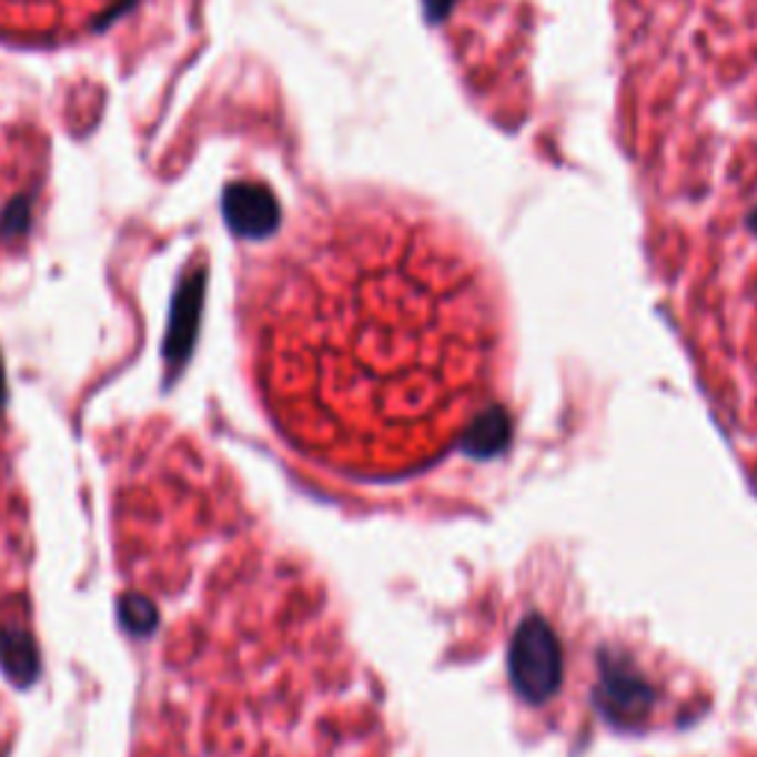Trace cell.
I'll return each instance as SVG.
<instances>
[{"label":"cell","mask_w":757,"mask_h":757,"mask_svg":"<svg viewBox=\"0 0 757 757\" xmlns=\"http://www.w3.org/2000/svg\"><path fill=\"white\" fill-rule=\"evenodd\" d=\"M279 314L293 423L344 474L405 483L503 432L497 287L438 222L341 211L291 258Z\"/></svg>","instance_id":"obj_1"},{"label":"cell","mask_w":757,"mask_h":757,"mask_svg":"<svg viewBox=\"0 0 757 757\" xmlns=\"http://www.w3.org/2000/svg\"><path fill=\"white\" fill-rule=\"evenodd\" d=\"M122 0H0V36L18 42H53L89 30Z\"/></svg>","instance_id":"obj_2"},{"label":"cell","mask_w":757,"mask_h":757,"mask_svg":"<svg viewBox=\"0 0 757 757\" xmlns=\"http://www.w3.org/2000/svg\"><path fill=\"white\" fill-rule=\"evenodd\" d=\"M225 220L240 238H266L279 229V204L258 184H234L225 193Z\"/></svg>","instance_id":"obj_3"},{"label":"cell","mask_w":757,"mask_h":757,"mask_svg":"<svg viewBox=\"0 0 757 757\" xmlns=\"http://www.w3.org/2000/svg\"><path fill=\"white\" fill-rule=\"evenodd\" d=\"M202 275H193L190 282H184V287L175 296V305H172V323H169L163 355L175 373L184 367V362L193 353L199 317H202Z\"/></svg>","instance_id":"obj_4"},{"label":"cell","mask_w":757,"mask_h":757,"mask_svg":"<svg viewBox=\"0 0 757 757\" xmlns=\"http://www.w3.org/2000/svg\"><path fill=\"white\" fill-rule=\"evenodd\" d=\"M0 669L16 687H30L39 680L42 660H39V648L27 627H0Z\"/></svg>","instance_id":"obj_5"},{"label":"cell","mask_w":757,"mask_h":757,"mask_svg":"<svg viewBox=\"0 0 757 757\" xmlns=\"http://www.w3.org/2000/svg\"><path fill=\"white\" fill-rule=\"evenodd\" d=\"M119 618L128 627V634L149 636L158 627V607L149 598H142L140 592H128L119 600Z\"/></svg>","instance_id":"obj_6"},{"label":"cell","mask_w":757,"mask_h":757,"mask_svg":"<svg viewBox=\"0 0 757 757\" xmlns=\"http://www.w3.org/2000/svg\"><path fill=\"white\" fill-rule=\"evenodd\" d=\"M7 405V376H3V359H0V412Z\"/></svg>","instance_id":"obj_7"},{"label":"cell","mask_w":757,"mask_h":757,"mask_svg":"<svg viewBox=\"0 0 757 757\" xmlns=\"http://www.w3.org/2000/svg\"><path fill=\"white\" fill-rule=\"evenodd\" d=\"M749 229H751V231H757V211H755V213H751V220H749Z\"/></svg>","instance_id":"obj_8"}]
</instances>
